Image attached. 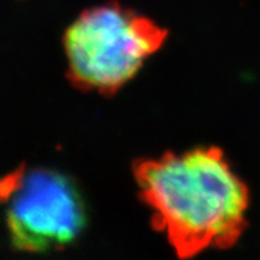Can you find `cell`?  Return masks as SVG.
I'll return each mask as SVG.
<instances>
[{
  "instance_id": "6da1fadb",
  "label": "cell",
  "mask_w": 260,
  "mask_h": 260,
  "mask_svg": "<svg viewBox=\"0 0 260 260\" xmlns=\"http://www.w3.org/2000/svg\"><path fill=\"white\" fill-rule=\"evenodd\" d=\"M134 177L154 227L182 259L229 248L246 229L248 188L216 147L140 161Z\"/></svg>"
},
{
  "instance_id": "7a4b0ae2",
  "label": "cell",
  "mask_w": 260,
  "mask_h": 260,
  "mask_svg": "<svg viewBox=\"0 0 260 260\" xmlns=\"http://www.w3.org/2000/svg\"><path fill=\"white\" fill-rule=\"evenodd\" d=\"M168 31L120 4L82 12L64 35L68 76L82 90L113 94L161 48Z\"/></svg>"
},
{
  "instance_id": "3957f363",
  "label": "cell",
  "mask_w": 260,
  "mask_h": 260,
  "mask_svg": "<svg viewBox=\"0 0 260 260\" xmlns=\"http://www.w3.org/2000/svg\"><path fill=\"white\" fill-rule=\"evenodd\" d=\"M11 243L19 251L61 250L80 235L85 207L73 182L48 169H17L0 181Z\"/></svg>"
}]
</instances>
